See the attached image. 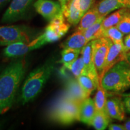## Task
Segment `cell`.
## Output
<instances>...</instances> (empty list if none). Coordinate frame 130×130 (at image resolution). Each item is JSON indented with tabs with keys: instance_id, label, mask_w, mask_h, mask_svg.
I'll return each mask as SVG.
<instances>
[{
	"instance_id": "4",
	"label": "cell",
	"mask_w": 130,
	"mask_h": 130,
	"mask_svg": "<svg viewBox=\"0 0 130 130\" xmlns=\"http://www.w3.org/2000/svg\"><path fill=\"white\" fill-rule=\"evenodd\" d=\"M80 104L71 99L66 94L52 108L50 118L53 121L63 125L79 121Z\"/></svg>"
},
{
	"instance_id": "18",
	"label": "cell",
	"mask_w": 130,
	"mask_h": 130,
	"mask_svg": "<svg viewBox=\"0 0 130 130\" xmlns=\"http://www.w3.org/2000/svg\"><path fill=\"white\" fill-rule=\"evenodd\" d=\"M46 27L51 29L61 37H62L69 30L70 24L65 21V17L62 12L52 19Z\"/></svg>"
},
{
	"instance_id": "21",
	"label": "cell",
	"mask_w": 130,
	"mask_h": 130,
	"mask_svg": "<svg viewBox=\"0 0 130 130\" xmlns=\"http://www.w3.org/2000/svg\"><path fill=\"white\" fill-rule=\"evenodd\" d=\"M105 17H101L95 24L86 30L84 32V36L89 42L96 39L103 37V29L102 22Z\"/></svg>"
},
{
	"instance_id": "29",
	"label": "cell",
	"mask_w": 130,
	"mask_h": 130,
	"mask_svg": "<svg viewBox=\"0 0 130 130\" xmlns=\"http://www.w3.org/2000/svg\"><path fill=\"white\" fill-rule=\"evenodd\" d=\"M82 16H83L89 9L92 4V0H79Z\"/></svg>"
},
{
	"instance_id": "32",
	"label": "cell",
	"mask_w": 130,
	"mask_h": 130,
	"mask_svg": "<svg viewBox=\"0 0 130 130\" xmlns=\"http://www.w3.org/2000/svg\"><path fill=\"white\" fill-rule=\"evenodd\" d=\"M108 129L110 130H126L124 125H122L116 123H111L108 125Z\"/></svg>"
},
{
	"instance_id": "33",
	"label": "cell",
	"mask_w": 130,
	"mask_h": 130,
	"mask_svg": "<svg viewBox=\"0 0 130 130\" xmlns=\"http://www.w3.org/2000/svg\"><path fill=\"white\" fill-rule=\"evenodd\" d=\"M59 1L61 4V9H62V10L63 11L65 8H66V6H67V5L68 3H69L70 0H59Z\"/></svg>"
},
{
	"instance_id": "20",
	"label": "cell",
	"mask_w": 130,
	"mask_h": 130,
	"mask_svg": "<svg viewBox=\"0 0 130 130\" xmlns=\"http://www.w3.org/2000/svg\"><path fill=\"white\" fill-rule=\"evenodd\" d=\"M101 17L102 16H100L95 7L90 9L82 16L77 30L84 32L90 26L95 24Z\"/></svg>"
},
{
	"instance_id": "38",
	"label": "cell",
	"mask_w": 130,
	"mask_h": 130,
	"mask_svg": "<svg viewBox=\"0 0 130 130\" xmlns=\"http://www.w3.org/2000/svg\"><path fill=\"white\" fill-rule=\"evenodd\" d=\"M127 8H128V9H130V3H129V4L128 5V7Z\"/></svg>"
},
{
	"instance_id": "24",
	"label": "cell",
	"mask_w": 130,
	"mask_h": 130,
	"mask_svg": "<svg viewBox=\"0 0 130 130\" xmlns=\"http://www.w3.org/2000/svg\"><path fill=\"white\" fill-rule=\"evenodd\" d=\"M76 78L78 79L79 83L89 96H90L92 92L96 89H97L98 86L100 83H97L95 79H93L87 74L81 75Z\"/></svg>"
},
{
	"instance_id": "19",
	"label": "cell",
	"mask_w": 130,
	"mask_h": 130,
	"mask_svg": "<svg viewBox=\"0 0 130 130\" xmlns=\"http://www.w3.org/2000/svg\"><path fill=\"white\" fill-rule=\"evenodd\" d=\"M129 12L130 9L128 8H122L107 17H105L102 22V27L103 30L110 27L116 26L123 19V18Z\"/></svg>"
},
{
	"instance_id": "5",
	"label": "cell",
	"mask_w": 130,
	"mask_h": 130,
	"mask_svg": "<svg viewBox=\"0 0 130 130\" xmlns=\"http://www.w3.org/2000/svg\"><path fill=\"white\" fill-rule=\"evenodd\" d=\"M110 39L105 37H101L92 40V56L93 61L98 74L99 80L101 82L107 54L112 44Z\"/></svg>"
},
{
	"instance_id": "37",
	"label": "cell",
	"mask_w": 130,
	"mask_h": 130,
	"mask_svg": "<svg viewBox=\"0 0 130 130\" xmlns=\"http://www.w3.org/2000/svg\"><path fill=\"white\" fill-rule=\"evenodd\" d=\"M4 69V68H3V66H0V73H1V71H2V70Z\"/></svg>"
},
{
	"instance_id": "2",
	"label": "cell",
	"mask_w": 130,
	"mask_h": 130,
	"mask_svg": "<svg viewBox=\"0 0 130 130\" xmlns=\"http://www.w3.org/2000/svg\"><path fill=\"white\" fill-rule=\"evenodd\" d=\"M54 63V60H49L29 74L21 90V101L22 104L31 101L40 93L51 76Z\"/></svg>"
},
{
	"instance_id": "8",
	"label": "cell",
	"mask_w": 130,
	"mask_h": 130,
	"mask_svg": "<svg viewBox=\"0 0 130 130\" xmlns=\"http://www.w3.org/2000/svg\"><path fill=\"white\" fill-rule=\"evenodd\" d=\"M34 0H12L3 14L1 21L10 23L22 18Z\"/></svg>"
},
{
	"instance_id": "35",
	"label": "cell",
	"mask_w": 130,
	"mask_h": 130,
	"mask_svg": "<svg viewBox=\"0 0 130 130\" xmlns=\"http://www.w3.org/2000/svg\"><path fill=\"white\" fill-rule=\"evenodd\" d=\"M124 126L126 130H130V118L128 119L127 121L125 122Z\"/></svg>"
},
{
	"instance_id": "11",
	"label": "cell",
	"mask_w": 130,
	"mask_h": 130,
	"mask_svg": "<svg viewBox=\"0 0 130 130\" xmlns=\"http://www.w3.org/2000/svg\"><path fill=\"white\" fill-rule=\"evenodd\" d=\"M107 113L111 118L122 121L125 118V108L122 98L113 97L107 98Z\"/></svg>"
},
{
	"instance_id": "9",
	"label": "cell",
	"mask_w": 130,
	"mask_h": 130,
	"mask_svg": "<svg viewBox=\"0 0 130 130\" xmlns=\"http://www.w3.org/2000/svg\"><path fill=\"white\" fill-rule=\"evenodd\" d=\"M34 7L38 13L49 21L63 12L61 4L53 0H37Z\"/></svg>"
},
{
	"instance_id": "22",
	"label": "cell",
	"mask_w": 130,
	"mask_h": 130,
	"mask_svg": "<svg viewBox=\"0 0 130 130\" xmlns=\"http://www.w3.org/2000/svg\"><path fill=\"white\" fill-rule=\"evenodd\" d=\"M110 117L107 112L96 111L92 120L91 125L97 130H104L109 125Z\"/></svg>"
},
{
	"instance_id": "31",
	"label": "cell",
	"mask_w": 130,
	"mask_h": 130,
	"mask_svg": "<svg viewBox=\"0 0 130 130\" xmlns=\"http://www.w3.org/2000/svg\"><path fill=\"white\" fill-rule=\"evenodd\" d=\"M123 51L126 56L130 51V33L128 34L123 39Z\"/></svg>"
},
{
	"instance_id": "36",
	"label": "cell",
	"mask_w": 130,
	"mask_h": 130,
	"mask_svg": "<svg viewBox=\"0 0 130 130\" xmlns=\"http://www.w3.org/2000/svg\"><path fill=\"white\" fill-rule=\"evenodd\" d=\"M126 60H127L128 61H129L130 63V51L129 53H127V54H126Z\"/></svg>"
},
{
	"instance_id": "27",
	"label": "cell",
	"mask_w": 130,
	"mask_h": 130,
	"mask_svg": "<svg viewBox=\"0 0 130 130\" xmlns=\"http://www.w3.org/2000/svg\"><path fill=\"white\" fill-rule=\"evenodd\" d=\"M67 69L71 71L75 78H77L81 75L86 74L85 66L82 56L78 58L72 64H70Z\"/></svg>"
},
{
	"instance_id": "15",
	"label": "cell",
	"mask_w": 130,
	"mask_h": 130,
	"mask_svg": "<svg viewBox=\"0 0 130 130\" xmlns=\"http://www.w3.org/2000/svg\"><path fill=\"white\" fill-rule=\"evenodd\" d=\"M96 108L94 100L88 97L80 104L79 107V121L91 125L92 120L95 116Z\"/></svg>"
},
{
	"instance_id": "16",
	"label": "cell",
	"mask_w": 130,
	"mask_h": 130,
	"mask_svg": "<svg viewBox=\"0 0 130 130\" xmlns=\"http://www.w3.org/2000/svg\"><path fill=\"white\" fill-rule=\"evenodd\" d=\"M63 12L64 17L70 24L73 25H77L83 16L79 0H70Z\"/></svg>"
},
{
	"instance_id": "23",
	"label": "cell",
	"mask_w": 130,
	"mask_h": 130,
	"mask_svg": "<svg viewBox=\"0 0 130 130\" xmlns=\"http://www.w3.org/2000/svg\"><path fill=\"white\" fill-rule=\"evenodd\" d=\"M107 100V90L102 87L101 83L97 87V92L96 93L94 102L96 111L107 112L106 103Z\"/></svg>"
},
{
	"instance_id": "17",
	"label": "cell",
	"mask_w": 130,
	"mask_h": 130,
	"mask_svg": "<svg viewBox=\"0 0 130 130\" xmlns=\"http://www.w3.org/2000/svg\"><path fill=\"white\" fill-rule=\"evenodd\" d=\"M88 42L84 36V32L77 30V31L73 33L66 41L63 42L61 47L63 48L75 49L81 51Z\"/></svg>"
},
{
	"instance_id": "13",
	"label": "cell",
	"mask_w": 130,
	"mask_h": 130,
	"mask_svg": "<svg viewBox=\"0 0 130 130\" xmlns=\"http://www.w3.org/2000/svg\"><path fill=\"white\" fill-rule=\"evenodd\" d=\"M129 3L130 0H102L95 7L100 16L105 17L115 10L127 8Z\"/></svg>"
},
{
	"instance_id": "6",
	"label": "cell",
	"mask_w": 130,
	"mask_h": 130,
	"mask_svg": "<svg viewBox=\"0 0 130 130\" xmlns=\"http://www.w3.org/2000/svg\"><path fill=\"white\" fill-rule=\"evenodd\" d=\"M42 34L35 39L28 42H16L8 45L4 50V56L7 57H17L24 56L29 52L46 44Z\"/></svg>"
},
{
	"instance_id": "7",
	"label": "cell",
	"mask_w": 130,
	"mask_h": 130,
	"mask_svg": "<svg viewBox=\"0 0 130 130\" xmlns=\"http://www.w3.org/2000/svg\"><path fill=\"white\" fill-rule=\"evenodd\" d=\"M28 41H30V36L21 27L13 25L0 27V46Z\"/></svg>"
},
{
	"instance_id": "12",
	"label": "cell",
	"mask_w": 130,
	"mask_h": 130,
	"mask_svg": "<svg viewBox=\"0 0 130 130\" xmlns=\"http://www.w3.org/2000/svg\"><path fill=\"white\" fill-rule=\"evenodd\" d=\"M81 56L83 59L86 74L90 76L93 79L100 83L98 74L93 61L92 56V41L88 42L87 45L83 48L81 52Z\"/></svg>"
},
{
	"instance_id": "3",
	"label": "cell",
	"mask_w": 130,
	"mask_h": 130,
	"mask_svg": "<svg viewBox=\"0 0 130 130\" xmlns=\"http://www.w3.org/2000/svg\"><path fill=\"white\" fill-rule=\"evenodd\" d=\"M107 91L114 93L124 92L130 88V63L122 60L108 70L101 80Z\"/></svg>"
},
{
	"instance_id": "10",
	"label": "cell",
	"mask_w": 130,
	"mask_h": 130,
	"mask_svg": "<svg viewBox=\"0 0 130 130\" xmlns=\"http://www.w3.org/2000/svg\"><path fill=\"white\" fill-rule=\"evenodd\" d=\"M126 54L123 51V43H114L112 44L107 54L105 60L104 68L102 72V78L107 71L115 66L116 63L122 60H126ZM102 79V78H101Z\"/></svg>"
},
{
	"instance_id": "30",
	"label": "cell",
	"mask_w": 130,
	"mask_h": 130,
	"mask_svg": "<svg viewBox=\"0 0 130 130\" xmlns=\"http://www.w3.org/2000/svg\"><path fill=\"white\" fill-rule=\"evenodd\" d=\"M122 99L124 104L125 111L130 114V93L123 94L122 95Z\"/></svg>"
},
{
	"instance_id": "28",
	"label": "cell",
	"mask_w": 130,
	"mask_h": 130,
	"mask_svg": "<svg viewBox=\"0 0 130 130\" xmlns=\"http://www.w3.org/2000/svg\"><path fill=\"white\" fill-rule=\"evenodd\" d=\"M116 27L123 35L130 33V12L123 18L116 25Z\"/></svg>"
},
{
	"instance_id": "26",
	"label": "cell",
	"mask_w": 130,
	"mask_h": 130,
	"mask_svg": "<svg viewBox=\"0 0 130 130\" xmlns=\"http://www.w3.org/2000/svg\"><path fill=\"white\" fill-rule=\"evenodd\" d=\"M124 35L117 28L116 26L103 30V37H107L114 43H123Z\"/></svg>"
},
{
	"instance_id": "34",
	"label": "cell",
	"mask_w": 130,
	"mask_h": 130,
	"mask_svg": "<svg viewBox=\"0 0 130 130\" xmlns=\"http://www.w3.org/2000/svg\"><path fill=\"white\" fill-rule=\"evenodd\" d=\"M10 0H0V10L4 7Z\"/></svg>"
},
{
	"instance_id": "25",
	"label": "cell",
	"mask_w": 130,
	"mask_h": 130,
	"mask_svg": "<svg viewBox=\"0 0 130 130\" xmlns=\"http://www.w3.org/2000/svg\"><path fill=\"white\" fill-rule=\"evenodd\" d=\"M81 51L75 49L63 48L61 51V58L60 62L62 63L64 68H67L70 64H72L75 60L78 58L81 54Z\"/></svg>"
},
{
	"instance_id": "1",
	"label": "cell",
	"mask_w": 130,
	"mask_h": 130,
	"mask_svg": "<svg viewBox=\"0 0 130 130\" xmlns=\"http://www.w3.org/2000/svg\"><path fill=\"white\" fill-rule=\"evenodd\" d=\"M26 68L25 60L19 58L10 63L0 73V115L12 106Z\"/></svg>"
},
{
	"instance_id": "14",
	"label": "cell",
	"mask_w": 130,
	"mask_h": 130,
	"mask_svg": "<svg viewBox=\"0 0 130 130\" xmlns=\"http://www.w3.org/2000/svg\"><path fill=\"white\" fill-rule=\"evenodd\" d=\"M66 94L71 99L79 103H81L89 97L76 78L68 79L66 83Z\"/></svg>"
}]
</instances>
